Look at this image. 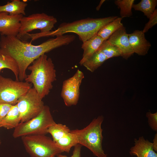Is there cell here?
Masks as SVG:
<instances>
[{"label":"cell","instance_id":"1","mask_svg":"<svg viewBox=\"0 0 157 157\" xmlns=\"http://www.w3.org/2000/svg\"><path fill=\"white\" fill-rule=\"evenodd\" d=\"M75 38L73 35H64L49 39L39 45H34L17 36L1 35L0 54L14 59L19 69V81H23L27 77L26 69L34 60L55 49L69 44Z\"/></svg>","mask_w":157,"mask_h":157},{"label":"cell","instance_id":"2","mask_svg":"<svg viewBox=\"0 0 157 157\" xmlns=\"http://www.w3.org/2000/svg\"><path fill=\"white\" fill-rule=\"evenodd\" d=\"M28 67L31 71L25 81L31 83L43 99L49 93L56 80V71L52 59L44 54L34 60Z\"/></svg>","mask_w":157,"mask_h":157},{"label":"cell","instance_id":"3","mask_svg":"<svg viewBox=\"0 0 157 157\" xmlns=\"http://www.w3.org/2000/svg\"><path fill=\"white\" fill-rule=\"evenodd\" d=\"M117 17L113 16L97 18H87L71 22H63L56 29L48 32L47 37H57L66 33H74L78 35L83 42L97 35L103 26Z\"/></svg>","mask_w":157,"mask_h":157},{"label":"cell","instance_id":"4","mask_svg":"<svg viewBox=\"0 0 157 157\" xmlns=\"http://www.w3.org/2000/svg\"><path fill=\"white\" fill-rule=\"evenodd\" d=\"M103 120V116H100L83 129L70 131L76 135L78 144L86 147L97 157H107L102 147L103 137L101 125Z\"/></svg>","mask_w":157,"mask_h":157},{"label":"cell","instance_id":"5","mask_svg":"<svg viewBox=\"0 0 157 157\" xmlns=\"http://www.w3.org/2000/svg\"><path fill=\"white\" fill-rule=\"evenodd\" d=\"M56 123L53 119L49 106L44 105L37 116L27 121L20 122L14 131L15 138L29 135H45L51 126Z\"/></svg>","mask_w":157,"mask_h":157},{"label":"cell","instance_id":"6","mask_svg":"<svg viewBox=\"0 0 157 157\" xmlns=\"http://www.w3.org/2000/svg\"><path fill=\"white\" fill-rule=\"evenodd\" d=\"M21 139L31 157H53L63 152L53 140L45 135L24 136Z\"/></svg>","mask_w":157,"mask_h":157},{"label":"cell","instance_id":"7","mask_svg":"<svg viewBox=\"0 0 157 157\" xmlns=\"http://www.w3.org/2000/svg\"><path fill=\"white\" fill-rule=\"evenodd\" d=\"M32 87L31 83L25 81L14 80L0 75V103L16 104L19 98Z\"/></svg>","mask_w":157,"mask_h":157},{"label":"cell","instance_id":"8","mask_svg":"<svg viewBox=\"0 0 157 157\" xmlns=\"http://www.w3.org/2000/svg\"><path fill=\"white\" fill-rule=\"evenodd\" d=\"M57 22L54 16L43 13L23 16L21 20V26L17 37L21 40L26 34L35 29L40 30L41 33L49 32Z\"/></svg>","mask_w":157,"mask_h":157},{"label":"cell","instance_id":"9","mask_svg":"<svg viewBox=\"0 0 157 157\" xmlns=\"http://www.w3.org/2000/svg\"><path fill=\"white\" fill-rule=\"evenodd\" d=\"M42 100L33 87L19 98L17 104L20 115V122L33 118L41 112L45 105Z\"/></svg>","mask_w":157,"mask_h":157},{"label":"cell","instance_id":"10","mask_svg":"<svg viewBox=\"0 0 157 157\" xmlns=\"http://www.w3.org/2000/svg\"><path fill=\"white\" fill-rule=\"evenodd\" d=\"M84 78L83 73L78 69L73 76L63 81L61 96L67 106L76 105L78 103L80 87Z\"/></svg>","mask_w":157,"mask_h":157},{"label":"cell","instance_id":"11","mask_svg":"<svg viewBox=\"0 0 157 157\" xmlns=\"http://www.w3.org/2000/svg\"><path fill=\"white\" fill-rule=\"evenodd\" d=\"M22 15H10L6 12L0 13V33L1 35L17 36L21 27Z\"/></svg>","mask_w":157,"mask_h":157},{"label":"cell","instance_id":"12","mask_svg":"<svg viewBox=\"0 0 157 157\" xmlns=\"http://www.w3.org/2000/svg\"><path fill=\"white\" fill-rule=\"evenodd\" d=\"M107 40L119 49L121 52V56L126 60L134 53L129 42L128 34L124 26L114 32Z\"/></svg>","mask_w":157,"mask_h":157},{"label":"cell","instance_id":"13","mask_svg":"<svg viewBox=\"0 0 157 157\" xmlns=\"http://www.w3.org/2000/svg\"><path fill=\"white\" fill-rule=\"evenodd\" d=\"M129 42L134 53L138 55H146L151 46V43L146 39L142 31L136 30L128 34Z\"/></svg>","mask_w":157,"mask_h":157},{"label":"cell","instance_id":"14","mask_svg":"<svg viewBox=\"0 0 157 157\" xmlns=\"http://www.w3.org/2000/svg\"><path fill=\"white\" fill-rule=\"evenodd\" d=\"M131 155L137 157H157V154L154 150L152 143L143 136L138 139H134V145L130 149Z\"/></svg>","mask_w":157,"mask_h":157},{"label":"cell","instance_id":"15","mask_svg":"<svg viewBox=\"0 0 157 157\" xmlns=\"http://www.w3.org/2000/svg\"><path fill=\"white\" fill-rule=\"evenodd\" d=\"M104 40L97 34L83 43L81 48L83 50L82 58L79 64L81 65L97 51Z\"/></svg>","mask_w":157,"mask_h":157},{"label":"cell","instance_id":"16","mask_svg":"<svg viewBox=\"0 0 157 157\" xmlns=\"http://www.w3.org/2000/svg\"><path fill=\"white\" fill-rule=\"evenodd\" d=\"M28 4L24 1L13 0L8 1L6 4L0 6V13L6 12L10 15H25V10Z\"/></svg>","mask_w":157,"mask_h":157},{"label":"cell","instance_id":"17","mask_svg":"<svg viewBox=\"0 0 157 157\" xmlns=\"http://www.w3.org/2000/svg\"><path fill=\"white\" fill-rule=\"evenodd\" d=\"M21 122L20 115L17 104L13 106L6 116L0 123V127L15 129Z\"/></svg>","mask_w":157,"mask_h":157},{"label":"cell","instance_id":"18","mask_svg":"<svg viewBox=\"0 0 157 157\" xmlns=\"http://www.w3.org/2000/svg\"><path fill=\"white\" fill-rule=\"evenodd\" d=\"M107 60L108 59L105 55L99 49L82 65L85 67L88 70L93 72Z\"/></svg>","mask_w":157,"mask_h":157},{"label":"cell","instance_id":"19","mask_svg":"<svg viewBox=\"0 0 157 157\" xmlns=\"http://www.w3.org/2000/svg\"><path fill=\"white\" fill-rule=\"evenodd\" d=\"M122 19L121 17H117L103 26L99 31L97 35L104 40H107L114 32L123 26L121 22Z\"/></svg>","mask_w":157,"mask_h":157},{"label":"cell","instance_id":"20","mask_svg":"<svg viewBox=\"0 0 157 157\" xmlns=\"http://www.w3.org/2000/svg\"><path fill=\"white\" fill-rule=\"evenodd\" d=\"M55 143L63 152L68 153L72 147L78 144L76 135L71 131Z\"/></svg>","mask_w":157,"mask_h":157},{"label":"cell","instance_id":"21","mask_svg":"<svg viewBox=\"0 0 157 157\" xmlns=\"http://www.w3.org/2000/svg\"><path fill=\"white\" fill-rule=\"evenodd\" d=\"M157 5V0H141L137 4H133L132 8L135 10L142 12L149 19L156 9Z\"/></svg>","mask_w":157,"mask_h":157},{"label":"cell","instance_id":"22","mask_svg":"<svg viewBox=\"0 0 157 157\" xmlns=\"http://www.w3.org/2000/svg\"><path fill=\"white\" fill-rule=\"evenodd\" d=\"M5 68L11 70L14 73L16 80L19 81V69L15 60L10 56L0 54V74L2 70Z\"/></svg>","mask_w":157,"mask_h":157},{"label":"cell","instance_id":"23","mask_svg":"<svg viewBox=\"0 0 157 157\" xmlns=\"http://www.w3.org/2000/svg\"><path fill=\"white\" fill-rule=\"evenodd\" d=\"M70 130L65 125L56 124L50 126L48 129L47 132L52 135L53 140L55 142L69 132Z\"/></svg>","mask_w":157,"mask_h":157},{"label":"cell","instance_id":"24","mask_svg":"<svg viewBox=\"0 0 157 157\" xmlns=\"http://www.w3.org/2000/svg\"><path fill=\"white\" fill-rule=\"evenodd\" d=\"M134 0H116L114 3L120 9L121 17H130L132 15V8Z\"/></svg>","mask_w":157,"mask_h":157},{"label":"cell","instance_id":"25","mask_svg":"<svg viewBox=\"0 0 157 157\" xmlns=\"http://www.w3.org/2000/svg\"><path fill=\"white\" fill-rule=\"evenodd\" d=\"M99 49L104 54L108 59L121 56V52L119 49L110 43L107 40H104Z\"/></svg>","mask_w":157,"mask_h":157},{"label":"cell","instance_id":"26","mask_svg":"<svg viewBox=\"0 0 157 157\" xmlns=\"http://www.w3.org/2000/svg\"><path fill=\"white\" fill-rule=\"evenodd\" d=\"M148 119L149 126L152 129L155 131H157V112L152 113L150 111L146 114Z\"/></svg>","mask_w":157,"mask_h":157},{"label":"cell","instance_id":"27","mask_svg":"<svg viewBox=\"0 0 157 157\" xmlns=\"http://www.w3.org/2000/svg\"><path fill=\"white\" fill-rule=\"evenodd\" d=\"M149 21L145 24L142 30L144 33L147 32L149 29L156 25L157 23V10L156 9L149 18Z\"/></svg>","mask_w":157,"mask_h":157},{"label":"cell","instance_id":"28","mask_svg":"<svg viewBox=\"0 0 157 157\" xmlns=\"http://www.w3.org/2000/svg\"><path fill=\"white\" fill-rule=\"evenodd\" d=\"M13 106L0 103V123L5 118Z\"/></svg>","mask_w":157,"mask_h":157},{"label":"cell","instance_id":"29","mask_svg":"<svg viewBox=\"0 0 157 157\" xmlns=\"http://www.w3.org/2000/svg\"><path fill=\"white\" fill-rule=\"evenodd\" d=\"M72 155L69 157H81V145L77 144L74 147ZM57 157H69L65 155L58 154Z\"/></svg>","mask_w":157,"mask_h":157},{"label":"cell","instance_id":"30","mask_svg":"<svg viewBox=\"0 0 157 157\" xmlns=\"http://www.w3.org/2000/svg\"><path fill=\"white\" fill-rule=\"evenodd\" d=\"M152 143L153 147L154 150L155 151H157V134L156 133L153 140Z\"/></svg>","mask_w":157,"mask_h":157},{"label":"cell","instance_id":"31","mask_svg":"<svg viewBox=\"0 0 157 157\" xmlns=\"http://www.w3.org/2000/svg\"><path fill=\"white\" fill-rule=\"evenodd\" d=\"M105 1V0H102L100 1L99 5L96 8V9L97 11H99V10L101 7V6Z\"/></svg>","mask_w":157,"mask_h":157},{"label":"cell","instance_id":"32","mask_svg":"<svg viewBox=\"0 0 157 157\" xmlns=\"http://www.w3.org/2000/svg\"><path fill=\"white\" fill-rule=\"evenodd\" d=\"M1 140L0 139V145H1Z\"/></svg>","mask_w":157,"mask_h":157},{"label":"cell","instance_id":"33","mask_svg":"<svg viewBox=\"0 0 157 157\" xmlns=\"http://www.w3.org/2000/svg\"><path fill=\"white\" fill-rule=\"evenodd\" d=\"M53 157H55V156H53Z\"/></svg>","mask_w":157,"mask_h":157}]
</instances>
